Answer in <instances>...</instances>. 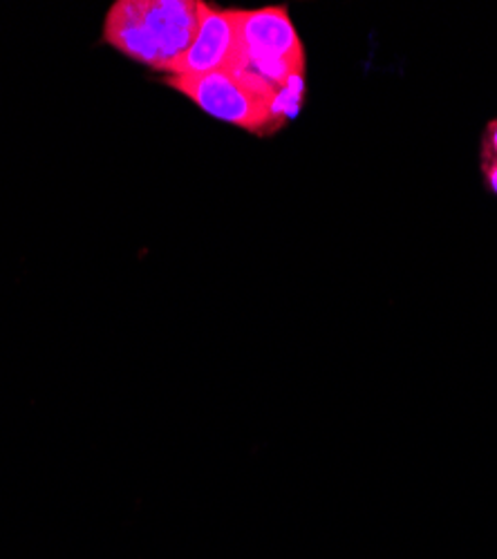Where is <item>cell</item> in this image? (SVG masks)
Wrapping results in <instances>:
<instances>
[{"label": "cell", "instance_id": "6da1fadb", "mask_svg": "<svg viewBox=\"0 0 497 559\" xmlns=\"http://www.w3.org/2000/svg\"><path fill=\"white\" fill-rule=\"evenodd\" d=\"M287 121L305 97V50L285 8L240 10V57L232 70Z\"/></svg>", "mask_w": 497, "mask_h": 559}, {"label": "cell", "instance_id": "7a4b0ae2", "mask_svg": "<svg viewBox=\"0 0 497 559\" xmlns=\"http://www.w3.org/2000/svg\"><path fill=\"white\" fill-rule=\"evenodd\" d=\"M202 5L196 0H117L104 21V38L130 61L170 74L193 45Z\"/></svg>", "mask_w": 497, "mask_h": 559}, {"label": "cell", "instance_id": "3957f363", "mask_svg": "<svg viewBox=\"0 0 497 559\" xmlns=\"http://www.w3.org/2000/svg\"><path fill=\"white\" fill-rule=\"evenodd\" d=\"M166 83L213 119L227 121L247 132L271 134L285 126V119L271 102L234 72L168 76Z\"/></svg>", "mask_w": 497, "mask_h": 559}, {"label": "cell", "instance_id": "277c9868", "mask_svg": "<svg viewBox=\"0 0 497 559\" xmlns=\"http://www.w3.org/2000/svg\"><path fill=\"white\" fill-rule=\"evenodd\" d=\"M240 57V10H215L202 5L200 29L187 55L168 76L232 72Z\"/></svg>", "mask_w": 497, "mask_h": 559}, {"label": "cell", "instance_id": "5b68a950", "mask_svg": "<svg viewBox=\"0 0 497 559\" xmlns=\"http://www.w3.org/2000/svg\"><path fill=\"white\" fill-rule=\"evenodd\" d=\"M486 159H497V119H493L486 130H484V139H482V162Z\"/></svg>", "mask_w": 497, "mask_h": 559}, {"label": "cell", "instance_id": "8992f818", "mask_svg": "<svg viewBox=\"0 0 497 559\" xmlns=\"http://www.w3.org/2000/svg\"><path fill=\"white\" fill-rule=\"evenodd\" d=\"M482 173H484V181L488 186V191L493 195H497V159L482 162Z\"/></svg>", "mask_w": 497, "mask_h": 559}]
</instances>
